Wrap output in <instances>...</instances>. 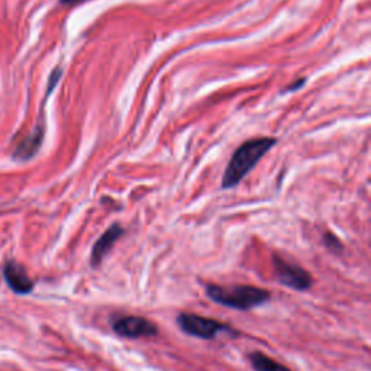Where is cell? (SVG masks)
Returning a JSON list of instances; mask_svg holds the SVG:
<instances>
[{
  "label": "cell",
  "instance_id": "1",
  "mask_svg": "<svg viewBox=\"0 0 371 371\" xmlns=\"http://www.w3.org/2000/svg\"><path fill=\"white\" fill-rule=\"evenodd\" d=\"M276 142L277 141L274 138L263 137L252 138L241 144L226 165V170L222 179V188L231 189L240 184L268 151L276 145Z\"/></svg>",
  "mask_w": 371,
  "mask_h": 371
},
{
  "label": "cell",
  "instance_id": "2",
  "mask_svg": "<svg viewBox=\"0 0 371 371\" xmlns=\"http://www.w3.org/2000/svg\"><path fill=\"white\" fill-rule=\"evenodd\" d=\"M206 296L215 303L235 311H251L272 299V292L249 284H208Z\"/></svg>",
  "mask_w": 371,
  "mask_h": 371
},
{
  "label": "cell",
  "instance_id": "3",
  "mask_svg": "<svg viewBox=\"0 0 371 371\" xmlns=\"http://www.w3.org/2000/svg\"><path fill=\"white\" fill-rule=\"evenodd\" d=\"M177 325L186 333L195 336L200 340H215L219 333L229 332V333H238L228 324L216 320L213 318L200 316L190 312H181L177 316Z\"/></svg>",
  "mask_w": 371,
  "mask_h": 371
},
{
  "label": "cell",
  "instance_id": "4",
  "mask_svg": "<svg viewBox=\"0 0 371 371\" xmlns=\"http://www.w3.org/2000/svg\"><path fill=\"white\" fill-rule=\"evenodd\" d=\"M112 331L121 338L140 340L158 335V327L153 320L137 315H117L110 318Z\"/></svg>",
  "mask_w": 371,
  "mask_h": 371
},
{
  "label": "cell",
  "instance_id": "5",
  "mask_svg": "<svg viewBox=\"0 0 371 371\" xmlns=\"http://www.w3.org/2000/svg\"><path fill=\"white\" fill-rule=\"evenodd\" d=\"M273 270L276 280L286 288H290L296 292H306L313 286L312 274L303 267L284 260L281 256H273Z\"/></svg>",
  "mask_w": 371,
  "mask_h": 371
},
{
  "label": "cell",
  "instance_id": "6",
  "mask_svg": "<svg viewBox=\"0 0 371 371\" xmlns=\"http://www.w3.org/2000/svg\"><path fill=\"white\" fill-rule=\"evenodd\" d=\"M125 233V228L121 224H113L110 225L104 233L102 237H100L93 248H92V254H90V265L93 268H97L102 261L105 260V257L109 254L112 251V248L115 247V244L119 241Z\"/></svg>",
  "mask_w": 371,
  "mask_h": 371
},
{
  "label": "cell",
  "instance_id": "7",
  "mask_svg": "<svg viewBox=\"0 0 371 371\" xmlns=\"http://www.w3.org/2000/svg\"><path fill=\"white\" fill-rule=\"evenodd\" d=\"M3 277L9 288L18 295H29L33 290V281L26 270L15 260H9L3 265Z\"/></svg>",
  "mask_w": 371,
  "mask_h": 371
},
{
  "label": "cell",
  "instance_id": "8",
  "mask_svg": "<svg viewBox=\"0 0 371 371\" xmlns=\"http://www.w3.org/2000/svg\"><path fill=\"white\" fill-rule=\"evenodd\" d=\"M44 140V126H38L35 131H32L29 135L16 145L13 151V157L18 160H29L38 153Z\"/></svg>",
  "mask_w": 371,
  "mask_h": 371
},
{
  "label": "cell",
  "instance_id": "9",
  "mask_svg": "<svg viewBox=\"0 0 371 371\" xmlns=\"http://www.w3.org/2000/svg\"><path fill=\"white\" fill-rule=\"evenodd\" d=\"M248 360L252 368H254L256 371H292L289 367L283 365L281 363L265 356L264 352H260V351L249 352Z\"/></svg>",
  "mask_w": 371,
  "mask_h": 371
},
{
  "label": "cell",
  "instance_id": "10",
  "mask_svg": "<svg viewBox=\"0 0 371 371\" xmlns=\"http://www.w3.org/2000/svg\"><path fill=\"white\" fill-rule=\"evenodd\" d=\"M322 242L329 251L335 252V254H340V252H343V249H344L343 241L338 237H336V235H333L332 232H325L324 233Z\"/></svg>",
  "mask_w": 371,
  "mask_h": 371
},
{
  "label": "cell",
  "instance_id": "11",
  "mask_svg": "<svg viewBox=\"0 0 371 371\" xmlns=\"http://www.w3.org/2000/svg\"><path fill=\"white\" fill-rule=\"evenodd\" d=\"M305 83H306V79H299V80H296L293 84H289V86H286V89L283 90V93H286V92H296V90H299Z\"/></svg>",
  "mask_w": 371,
  "mask_h": 371
},
{
  "label": "cell",
  "instance_id": "12",
  "mask_svg": "<svg viewBox=\"0 0 371 371\" xmlns=\"http://www.w3.org/2000/svg\"><path fill=\"white\" fill-rule=\"evenodd\" d=\"M83 2H86V0H60V3L64 6H76Z\"/></svg>",
  "mask_w": 371,
  "mask_h": 371
}]
</instances>
